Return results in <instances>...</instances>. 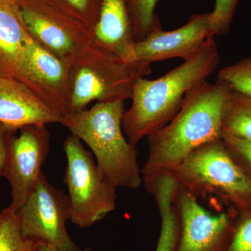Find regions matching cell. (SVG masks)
I'll return each instance as SVG.
<instances>
[{
  "label": "cell",
  "mask_w": 251,
  "mask_h": 251,
  "mask_svg": "<svg viewBox=\"0 0 251 251\" xmlns=\"http://www.w3.org/2000/svg\"><path fill=\"white\" fill-rule=\"evenodd\" d=\"M125 112V100L97 102L89 110L62 116L59 124L88 145L104 179L116 188L136 190L143 175L138 151L124 135Z\"/></svg>",
  "instance_id": "3957f363"
},
{
  "label": "cell",
  "mask_w": 251,
  "mask_h": 251,
  "mask_svg": "<svg viewBox=\"0 0 251 251\" xmlns=\"http://www.w3.org/2000/svg\"><path fill=\"white\" fill-rule=\"evenodd\" d=\"M224 134L251 141V97L233 90L225 114Z\"/></svg>",
  "instance_id": "e0dca14e"
},
{
  "label": "cell",
  "mask_w": 251,
  "mask_h": 251,
  "mask_svg": "<svg viewBox=\"0 0 251 251\" xmlns=\"http://www.w3.org/2000/svg\"><path fill=\"white\" fill-rule=\"evenodd\" d=\"M62 117L16 77L0 74V122L19 129L27 125L59 123Z\"/></svg>",
  "instance_id": "4fadbf2b"
},
{
  "label": "cell",
  "mask_w": 251,
  "mask_h": 251,
  "mask_svg": "<svg viewBox=\"0 0 251 251\" xmlns=\"http://www.w3.org/2000/svg\"><path fill=\"white\" fill-rule=\"evenodd\" d=\"M90 32L98 23L103 0H49Z\"/></svg>",
  "instance_id": "ffe728a7"
},
{
  "label": "cell",
  "mask_w": 251,
  "mask_h": 251,
  "mask_svg": "<svg viewBox=\"0 0 251 251\" xmlns=\"http://www.w3.org/2000/svg\"><path fill=\"white\" fill-rule=\"evenodd\" d=\"M220 63L217 44L211 39L201 52L156 80L137 81L130 108L122 118L127 140L136 146L145 137L174 118L188 92L206 81Z\"/></svg>",
  "instance_id": "7a4b0ae2"
},
{
  "label": "cell",
  "mask_w": 251,
  "mask_h": 251,
  "mask_svg": "<svg viewBox=\"0 0 251 251\" xmlns=\"http://www.w3.org/2000/svg\"><path fill=\"white\" fill-rule=\"evenodd\" d=\"M91 44L106 50L125 62H136L135 43L127 0H103L98 23L91 32Z\"/></svg>",
  "instance_id": "5bb4252c"
},
{
  "label": "cell",
  "mask_w": 251,
  "mask_h": 251,
  "mask_svg": "<svg viewBox=\"0 0 251 251\" xmlns=\"http://www.w3.org/2000/svg\"><path fill=\"white\" fill-rule=\"evenodd\" d=\"M0 216H1V213H0Z\"/></svg>",
  "instance_id": "4316f807"
},
{
  "label": "cell",
  "mask_w": 251,
  "mask_h": 251,
  "mask_svg": "<svg viewBox=\"0 0 251 251\" xmlns=\"http://www.w3.org/2000/svg\"><path fill=\"white\" fill-rule=\"evenodd\" d=\"M158 0H127L135 42L142 41L156 28L162 27L155 14Z\"/></svg>",
  "instance_id": "d6986e66"
},
{
  "label": "cell",
  "mask_w": 251,
  "mask_h": 251,
  "mask_svg": "<svg viewBox=\"0 0 251 251\" xmlns=\"http://www.w3.org/2000/svg\"><path fill=\"white\" fill-rule=\"evenodd\" d=\"M74 60L57 57L30 37L18 62L16 78L64 116L72 112L70 70Z\"/></svg>",
  "instance_id": "ba28073f"
},
{
  "label": "cell",
  "mask_w": 251,
  "mask_h": 251,
  "mask_svg": "<svg viewBox=\"0 0 251 251\" xmlns=\"http://www.w3.org/2000/svg\"><path fill=\"white\" fill-rule=\"evenodd\" d=\"M17 128L0 122V176H4L7 166L10 143Z\"/></svg>",
  "instance_id": "d4e9b609"
},
{
  "label": "cell",
  "mask_w": 251,
  "mask_h": 251,
  "mask_svg": "<svg viewBox=\"0 0 251 251\" xmlns=\"http://www.w3.org/2000/svg\"><path fill=\"white\" fill-rule=\"evenodd\" d=\"M50 134L46 125L21 127L10 143L4 177L11 187L10 206L18 211L36 187L50 151Z\"/></svg>",
  "instance_id": "8fae6325"
},
{
  "label": "cell",
  "mask_w": 251,
  "mask_h": 251,
  "mask_svg": "<svg viewBox=\"0 0 251 251\" xmlns=\"http://www.w3.org/2000/svg\"><path fill=\"white\" fill-rule=\"evenodd\" d=\"M38 251H64L60 249H54V248L46 247L44 245L38 246ZM85 251H92L90 249H87Z\"/></svg>",
  "instance_id": "484cf974"
},
{
  "label": "cell",
  "mask_w": 251,
  "mask_h": 251,
  "mask_svg": "<svg viewBox=\"0 0 251 251\" xmlns=\"http://www.w3.org/2000/svg\"><path fill=\"white\" fill-rule=\"evenodd\" d=\"M151 72L150 64L127 63L110 51L87 44L71 67L72 112L86 110L93 100L112 102L131 99L137 81Z\"/></svg>",
  "instance_id": "5b68a950"
},
{
  "label": "cell",
  "mask_w": 251,
  "mask_h": 251,
  "mask_svg": "<svg viewBox=\"0 0 251 251\" xmlns=\"http://www.w3.org/2000/svg\"><path fill=\"white\" fill-rule=\"evenodd\" d=\"M30 39L17 0H0V74L16 77L18 62Z\"/></svg>",
  "instance_id": "9a60e30c"
},
{
  "label": "cell",
  "mask_w": 251,
  "mask_h": 251,
  "mask_svg": "<svg viewBox=\"0 0 251 251\" xmlns=\"http://www.w3.org/2000/svg\"><path fill=\"white\" fill-rule=\"evenodd\" d=\"M17 214L23 237L37 247L80 251L66 227L71 218L69 196L53 187L44 173Z\"/></svg>",
  "instance_id": "52a82bcc"
},
{
  "label": "cell",
  "mask_w": 251,
  "mask_h": 251,
  "mask_svg": "<svg viewBox=\"0 0 251 251\" xmlns=\"http://www.w3.org/2000/svg\"><path fill=\"white\" fill-rule=\"evenodd\" d=\"M33 41L57 57L74 60L91 44V32L49 0H17Z\"/></svg>",
  "instance_id": "9c48e42d"
},
{
  "label": "cell",
  "mask_w": 251,
  "mask_h": 251,
  "mask_svg": "<svg viewBox=\"0 0 251 251\" xmlns=\"http://www.w3.org/2000/svg\"><path fill=\"white\" fill-rule=\"evenodd\" d=\"M0 213V251H38L21 233L17 211L9 206Z\"/></svg>",
  "instance_id": "ac0fdd59"
},
{
  "label": "cell",
  "mask_w": 251,
  "mask_h": 251,
  "mask_svg": "<svg viewBox=\"0 0 251 251\" xmlns=\"http://www.w3.org/2000/svg\"><path fill=\"white\" fill-rule=\"evenodd\" d=\"M64 150L67 161L64 182L69 191L70 221L82 228L91 227L115 210L117 188L104 179L80 138L69 135Z\"/></svg>",
  "instance_id": "8992f818"
},
{
  "label": "cell",
  "mask_w": 251,
  "mask_h": 251,
  "mask_svg": "<svg viewBox=\"0 0 251 251\" xmlns=\"http://www.w3.org/2000/svg\"><path fill=\"white\" fill-rule=\"evenodd\" d=\"M239 0H216L214 11L209 13V27L213 35L229 32Z\"/></svg>",
  "instance_id": "7402d4cb"
},
{
  "label": "cell",
  "mask_w": 251,
  "mask_h": 251,
  "mask_svg": "<svg viewBox=\"0 0 251 251\" xmlns=\"http://www.w3.org/2000/svg\"><path fill=\"white\" fill-rule=\"evenodd\" d=\"M214 35L209 27V13L193 15L182 27L173 31L156 28L135 43L136 62L150 64L173 58H192Z\"/></svg>",
  "instance_id": "7c38bea8"
},
{
  "label": "cell",
  "mask_w": 251,
  "mask_h": 251,
  "mask_svg": "<svg viewBox=\"0 0 251 251\" xmlns=\"http://www.w3.org/2000/svg\"><path fill=\"white\" fill-rule=\"evenodd\" d=\"M227 251H251V209L238 214Z\"/></svg>",
  "instance_id": "603a6c76"
},
{
  "label": "cell",
  "mask_w": 251,
  "mask_h": 251,
  "mask_svg": "<svg viewBox=\"0 0 251 251\" xmlns=\"http://www.w3.org/2000/svg\"><path fill=\"white\" fill-rule=\"evenodd\" d=\"M217 80L226 82L235 92L251 97V56L223 68Z\"/></svg>",
  "instance_id": "44dd1931"
},
{
  "label": "cell",
  "mask_w": 251,
  "mask_h": 251,
  "mask_svg": "<svg viewBox=\"0 0 251 251\" xmlns=\"http://www.w3.org/2000/svg\"><path fill=\"white\" fill-rule=\"evenodd\" d=\"M173 174L198 199H217L239 213L251 209V179L223 138L190 153Z\"/></svg>",
  "instance_id": "277c9868"
},
{
  "label": "cell",
  "mask_w": 251,
  "mask_h": 251,
  "mask_svg": "<svg viewBox=\"0 0 251 251\" xmlns=\"http://www.w3.org/2000/svg\"><path fill=\"white\" fill-rule=\"evenodd\" d=\"M178 187L177 181L171 174L158 175L147 185V191L154 198L161 220L155 251H175L177 247L181 228L175 199Z\"/></svg>",
  "instance_id": "2e32d148"
},
{
  "label": "cell",
  "mask_w": 251,
  "mask_h": 251,
  "mask_svg": "<svg viewBox=\"0 0 251 251\" xmlns=\"http://www.w3.org/2000/svg\"><path fill=\"white\" fill-rule=\"evenodd\" d=\"M175 203L181 228L175 251H227L235 224L232 214H212L201 205L194 195L179 186Z\"/></svg>",
  "instance_id": "30bf717a"
},
{
  "label": "cell",
  "mask_w": 251,
  "mask_h": 251,
  "mask_svg": "<svg viewBox=\"0 0 251 251\" xmlns=\"http://www.w3.org/2000/svg\"><path fill=\"white\" fill-rule=\"evenodd\" d=\"M233 90L223 81H205L188 92L169 123L149 135V155L143 177L173 173L205 144L223 138L225 114Z\"/></svg>",
  "instance_id": "6da1fadb"
},
{
  "label": "cell",
  "mask_w": 251,
  "mask_h": 251,
  "mask_svg": "<svg viewBox=\"0 0 251 251\" xmlns=\"http://www.w3.org/2000/svg\"><path fill=\"white\" fill-rule=\"evenodd\" d=\"M226 146L235 161L251 179V141L223 135Z\"/></svg>",
  "instance_id": "cb8c5ba5"
}]
</instances>
